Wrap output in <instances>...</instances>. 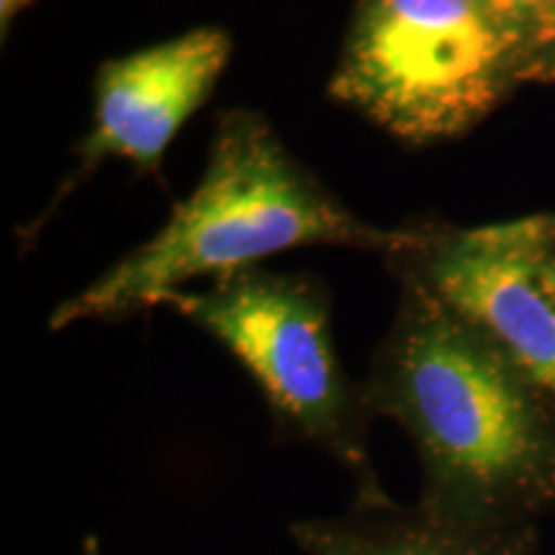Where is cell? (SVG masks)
I'll use <instances>...</instances> for the list:
<instances>
[{
	"label": "cell",
	"instance_id": "3",
	"mask_svg": "<svg viewBox=\"0 0 555 555\" xmlns=\"http://www.w3.org/2000/svg\"><path fill=\"white\" fill-rule=\"evenodd\" d=\"M157 307L178 311L232 352L258 384L281 440L343 463L358 481L356 496L386 494L367 455L376 416L365 386L339 360L322 283L247 268L214 278L204 291H168Z\"/></svg>",
	"mask_w": 555,
	"mask_h": 555
},
{
	"label": "cell",
	"instance_id": "5",
	"mask_svg": "<svg viewBox=\"0 0 555 555\" xmlns=\"http://www.w3.org/2000/svg\"><path fill=\"white\" fill-rule=\"evenodd\" d=\"M416 283L491 337L555 399V217L535 214L474 229L412 227L388 255Z\"/></svg>",
	"mask_w": 555,
	"mask_h": 555
},
{
	"label": "cell",
	"instance_id": "7",
	"mask_svg": "<svg viewBox=\"0 0 555 555\" xmlns=\"http://www.w3.org/2000/svg\"><path fill=\"white\" fill-rule=\"evenodd\" d=\"M291 538L309 555H535L540 543L538 525H455L388 494L356 496L345 515L291 525Z\"/></svg>",
	"mask_w": 555,
	"mask_h": 555
},
{
	"label": "cell",
	"instance_id": "8",
	"mask_svg": "<svg viewBox=\"0 0 555 555\" xmlns=\"http://www.w3.org/2000/svg\"><path fill=\"white\" fill-rule=\"evenodd\" d=\"M519 80H555V0H547L527 31L519 54Z\"/></svg>",
	"mask_w": 555,
	"mask_h": 555
},
{
	"label": "cell",
	"instance_id": "10",
	"mask_svg": "<svg viewBox=\"0 0 555 555\" xmlns=\"http://www.w3.org/2000/svg\"><path fill=\"white\" fill-rule=\"evenodd\" d=\"M31 0H0V21H3V31H9V24L18 16L21 9H26Z\"/></svg>",
	"mask_w": 555,
	"mask_h": 555
},
{
	"label": "cell",
	"instance_id": "6",
	"mask_svg": "<svg viewBox=\"0 0 555 555\" xmlns=\"http://www.w3.org/2000/svg\"><path fill=\"white\" fill-rule=\"evenodd\" d=\"M229 54L227 31L208 26L103 62L93 86V124L78 144V178L108 157L127 159L142 176H159L172 137L204 106Z\"/></svg>",
	"mask_w": 555,
	"mask_h": 555
},
{
	"label": "cell",
	"instance_id": "11",
	"mask_svg": "<svg viewBox=\"0 0 555 555\" xmlns=\"http://www.w3.org/2000/svg\"><path fill=\"white\" fill-rule=\"evenodd\" d=\"M80 553H82V555H103V553H101L99 538H95V535H86V538H82Z\"/></svg>",
	"mask_w": 555,
	"mask_h": 555
},
{
	"label": "cell",
	"instance_id": "4",
	"mask_svg": "<svg viewBox=\"0 0 555 555\" xmlns=\"http://www.w3.org/2000/svg\"><path fill=\"white\" fill-rule=\"evenodd\" d=\"M519 80V41L483 0H358L332 95L393 137L476 127Z\"/></svg>",
	"mask_w": 555,
	"mask_h": 555
},
{
	"label": "cell",
	"instance_id": "9",
	"mask_svg": "<svg viewBox=\"0 0 555 555\" xmlns=\"http://www.w3.org/2000/svg\"><path fill=\"white\" fill-rule=\"evenodd\" d=\"M483 3L486 9L502 21L504 29L515 34V39L519 41V54H522V41L527 31L532 29V24L543 13L547 0H483Z\"/></svg>",
	"mask_w": 555,
	"mask_h": 555
},
{
	"label": "cell",
	"instance_id": "1",
	"mask_svg": "<svg viewBox=\"0 0 555 555\" xmlns=\"http://www.w3.org/2000/svg\"><path fill=\"white\" fill-rule=\"evenodd\" d=\"M363 386L412 437L429 517L512 527L555 509V399L429 291L401 283Z\"/></svg>",
	"mask_w": 555,
	"mask_h": 555
},
{
	"label": "cell",
	"instance_id": "2",
	"mask_svg": "<svg viewBox=\"0 0 555 555\" xmlns=\"http://www.w3.org/2000/svg\"><path fill=\"white\" fill-rule=\"evenodd\" d=\"M409 237L412 229H380L352 214L260 114L227 111L196 191L172 208L155 237L62 301L50 330L137 314L193 278L258 268L291 247L343 245L388 258Z\"/></svg>",
	"mask_w": 555,
	"mask_h": 555
}]
</instances>
